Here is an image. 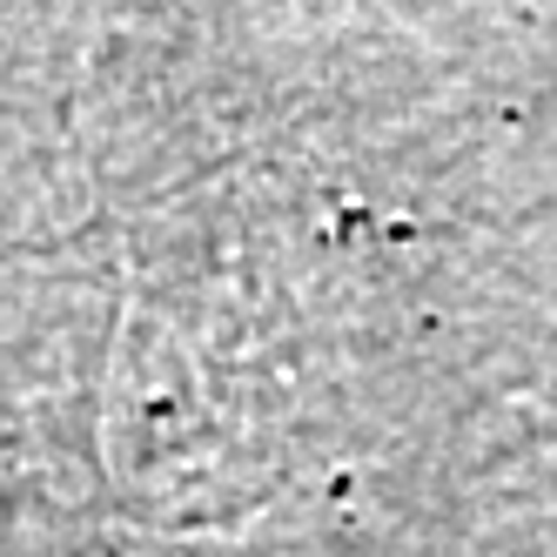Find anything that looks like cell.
I'll return each mask as SVG.
<instances>
[{"mask_svg":"<svg viewBox=\"0 0 557 557\" xmlns=\"http://www.w3.org/2000/svg\"><path fill=\"white\" fill-rule=\"evenodd\" d=\"M0 557H34V531H27V517H8V510H0Z\"/></svg>","mask_w":557,"mask_h":557,"instance_id":"1","label":"cell"}]
</instances>
